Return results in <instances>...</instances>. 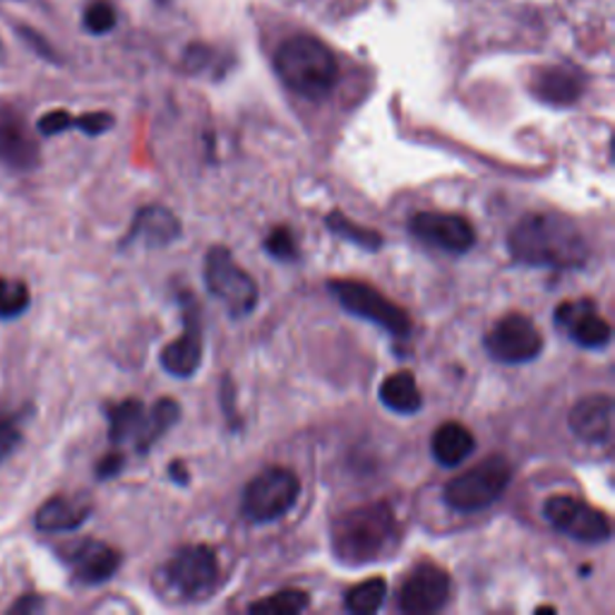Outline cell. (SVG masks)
Returning a JSON list of instances; mask_svg holds the SVG:
<instances>
[{
    "label": "cell",
    "instance_id": "obj_36",
    "mask_svg": "<svg viewBox=\"0 0 615 615\" xmlns=\"http://www.w3.org/2000/svg\"><path fill=\"white\" fill-rule=\"evenodd\" d=\"M39 611H43V598L37 596V594H24L10 606L8 613H12V615H34Z\"/></svg>",
    "mask_w": 615,
    "mask_h": 615
},
{
    "label": "cell",
    "instance_id": "obj_17",
    "mask_svg": "<svg viewBox=\"0 0 615 615\" xmlns=\"http://www.w3.org/2000/svg\"><path fill=\"white\" fill-rule=\"evenodd\" d=\"M569 430L587 445H606L613 438V397L589 395L579 399L567 416Z\"/></svg>",
    "mask_w": 615,
    "mask_h": 615
},
{
    "label": "cell",
    "instance_id": "obj_29",
    "mask_svg": "<svg viewBox=\"0 0 615 615\" xmlns=\"http://www.w3.org/2000/svg\"><path fill=\"white\" fill-rule=\"evenodd\" d=\"M22 440H24L22 416L0 409V462H6L8 457L18 453Z\"/></svg>",
    "mask_w": 615,
    "mask_h": 615
},
{
    "label": "cell",
    "instance_id": "obj_11",
    "mask_svg": "<svg viewBox=\"0 0 615 615\" xmlns=\"http://www.w3.org/2000/svg\"><path fill=\"white\" fill-rule=\"evenodd\" d=\"M41 161V147L14 101L0 99V169L32 173Z\"/></svg>",
    "mask_w": 615,
    "mask_h": 615
},
{
    "label": "cell",
    "instance_id": "obj_9",
    "mask_svg": "<svg viewBox=\"0 0 615 615\" xmlns=\"http://www.w3.org/2000/svg\"><path fill=\"white\" fill-rule=\"evenodd\" d=\"M544 337L524 313H507L486 335V351L493 361L505 366L529 364L542 354Z\"/></svg>",
    "mask_w": 615,
    "mask_h": 615
},
{
    "label": "cell",
    "instance_id": "obj_2",
    "mask_svg": "<svg viewBox=\"0 0 615 615\" xmlns=\"http://www.w3.org/2000/svg\"><path fill=\"white\" fill-rule=\"evenodd\" d=\"M333 553L344 565H366L385 558L399 542V527L393 507L370 503L341 513L329 529Z\"/></svg>",
    "mask_w": 615,
    "mask_h": 615
},
{
    "label": "cell",
    "instance_id": "obj_15",
    "mask_svg": "<svg viewBox=\"0 0 615 615\" xmlns=\"http://www.w3.org/2000/svg\"><path fill=\"white\" fill-rule=\"evenodd\" d=\"M555 325L563 327L567 337L584 349H604L611 341V325L598 315L592 298L565 301L555 308Z\"/></svg>",
    "mask_w": 615,
    "mask_h": 615
},
{
    "label": "cell",
    "instance_id": "obj_23",
    "mask_svg": "<svg viewBox=\"0 0 615 615\" xmlns=\"http://www.w3.org/2000/svg\"><path fill=\"white\" fill-rule=\"evenodd\" d=\"M178 418H181V407H178L176 399L163 397L155 404V409H149L145 414L142 428L138 433V438H135V447H138V453H149L157 445V440L161 438L163 433H169Z\"/></svg>",
    "mask_w": 615,
    "mask_h": 615
},
{
    "label": "cell",
    "instance_id": "obj_26",
    "mask_svg": "<svg viewBox=\"0 0 615 615\" xmlns=\"http://www.w3.org/2000/svg\"><path fill=\"white\" fill-rule=\"evenodd\" d=\"M310 606V596L301 589H281L272 596L260 598V602L250 604V613L255 615H296L304 613Z\"/></svg>",
    "mask_w": 615,
    "mask_h": 615
},
{
    "label": "cell",
    "instance_id": "obj_8",
    "mask_svg": "<svg viewBox=\"0 0 615 615\" xmlns=\"http://www.w3.org/2000/svg\"><path fill=\"white\" fill-rule=\"evenodd\" d=\"M169 587L188 598V602H200L217 589L219 582V563L215 550L205 544L181 546L167 565Z\"/></svg>",
    "mask_w": 615,
    "mask_h": 615
},
{
    "label": "cell",
    "instance_id": "obj_25",
    "mask_svg": "<svg viewBox=\"0 0 615 615\" xmlns=\"http://www.w3.org/2000/svg\"><path fill=\"white\" fill-rule=\"evenodd\" d=\"M385 596H387V582L383 577H370L366 582L354 584V587L344 594V606L356 615H370L383 608Z\"/></svg>",
    "mask_w": 615,
    "mask_h": 615
},
{
    "label": "cell",
    "instance_id": "obj_22",
    "mask_svg": "<svg viewBox=\"0 0 615 615\" xmlns=\"http://www.w3.org/2000/svg\"><path fill=\"white\" fill-rule=\"evenodd\" d=\"M380 401L389 411L401 416H411L421 411L424 395L421 389H418L414 373L397 370L393 375H387L380 385Z\"/></svg>",
    "mask_w": 615,
    "mask_h": 615
},
{
    "label": "cell",
    "instance_id": "obj_10",
    "mask_svg": "<svg viewBox=\"0 0 615 615\" xmlns=\"http://www.w3.org/2000/svg\"><path fill=\"white\" fill-rule=\"evenodd\" d=\"M544 517L553 529L582 544H604L611 538L608 517L575 495H553L544 505Z\"/></svg>",
    "mask_w": 615,
    "mask_h": 615
},
{
    "label": "cell",
    "instance_id": "obj_4",
    "mask_svg": "<svg viewBox=\"0 0 615 615\" xmlns=\"http://www.w3.org/2000/svg\"><path fill=\"white\" fill-rule=\"evenodd\" d=\"M513 482V467L500 455H490L445 486L443 498L457 513H478L490 507Z\"/></svg>",
    "mask_w": 615,
    "mask_h": 615
},
{
    "label": "cell",
    "instance_id": "obj_20",
    "mask_svg": "<svg viewBox=\"0 0 615 615\" xmlns=\"http://www.w3.org/2000/svg\"><path fill=\"white\" fill-rule=\"evenodd\" d=\"M582 89L579 72L563 66L538 68L532 78V95L548 107H573L582 97Z\"/></svg>",
    "mask_w": 615,
    "mask_h": 615
},
{
    "label": "cell",
    "instance_id": "obj_37",
    "mask_svg": "<svg viewBox=\"0 0 615 615\" xmlns=\"http://www.w3.org/2000/svg\"><path fill=\"white\" fill-rule=\"evenodd\" d=\"M169 474H171V478H173V482L176 484H181V486H186L188 484V472H186V467H183V464L181 462H173L171 464V467H169Z\"/></svg>",
    "mask_w": 615,
    "mask_h": 615
},
{
    "label": "cell",
    "instance_id": "obj_1",
    "mask_svg": "<svg viewBox=\"0 0 615 615\" xmlns=\"http://www.w3.org/2000/svg\"><path fill=\"white\" fill-rule=\"evenodd\" d=\"M513 260L527 267L577 269L589 260V244L577 224L558 212L524 215L507 236Z\"/></svg>",
    "mask_w": 615,
    "mask_h": 615
},
{
    "label": "cell",
    "instance_id": "obj_34",
    "mask_svg": "<svg viewBox=\"0 0 615 615\" xmlns=\"http://www.w3.org/2000/svg\"><path fill=\"white\" fill-rule=\"evenodd\" d=\"M18 34L22 37V41L27 43V47L32 49L34 53H39L41 58H47V61H53V63L58 61L53 47L37 32V29H32V27H18Z\"/></svg>",
    "mask_w": 615,
    "mask_h": 615
},
{
    "label": "cell",
    "instance_id": "obj_21",
    "mask_svg": "<svg viewBox=\"0 0 615 615\" xmlns=\"http://www.w3.org/2000/svg\"><path fill=\"white\" fill-rule=\"evenodd\" d=\"M476 449L474 433L457 421H447L438 430L433 433L430 453L435 462L443 467H459L462 462H467Z\"/></svg>",
    "mask_w": 615,
    "mask_h": 615
},
{
    "label": "cell",
    "instance_id": "obj_27",
    "mask_svg": "<svg viewBox=\"0 0 615 615\" xmlns=\"http://www.w3.org/2000/svg\"><path fill=\"white\" fill-rule=\"evenodd\" d=\"M32 304V291L18 277H0V320H14Z\"/></svg>",
    "mask_w": 615,
    "mask_h": 615
},
{
    "label": "cell",
    "instance_id": "obj_28",
    "mask_svg": "<svg viewBox=\"0 0 615 615\" xmlns=\"http://www.w3.org/2000/svg\"><path fill=\"white\" fill-rule=\"evenodd\" d=\"M325 224L329 227V231L337 234L339 238H347L349 244L358 246V248H366V250H378L383 246V236L375 231V229H366L361 227V224H354L351 219L344 217L341 212H333Z\"/></svg>",
    "mask_w": 615,
    "mask_h": 615
},
{
    "label": "cell",
    "instance_id": "obj_5",
    "mask_svg": "<svg viewBox=\"0 0 615 615\" xmlns=\"http://www.w3.org/2000/svg\"><path fill=\"white\" fill-rule=\"evenodd\" d=\"M205 284L207 291L227 306L231 318H246L258 306V284L234 260L229 248H209L205 258Z\"/></svg>",
    "mask_w": 615,
    "mask_h": 615
},
{
    "label": "cell",
    "instance_id": "obj_16",
    "mask_svg": "<svg viewBox=\"0 0 615 615\" xmlns=\"http://www.w3.org/2000/svg\"><path fill=\"white\" fill-rule=\"evenodd\" d=\"M66 563L70 565L72 579L82 587H97V584L109 582L118 567H121V553L113 546L87 538V542L75 544L66 550Z\"/></svg>",
    "mask_w": 615,
    "mask_h": 615
},
{
    "label": "cell",
    "instance_id": "obj_18",
    "mask_svg": "<svg viewBox=\"0 0 615 615\" xmlns=\"http://www.w3.org/2000/svg\"><path fill=\"white\" fill-rule=\"evenodd\" d=\"M92 513L89 495H53L37 509L34 527L43 534H68L80 529Z\"/></svg>",
    "mask_w": 615,
    "mask_h": 615
},
{
    "label": "cell",
    "instance_id": "obj_30",
    "mask_svg": "<svg viewBox=\"0 0 615 615\" xmlns=\"http://www.w3.org/2000/svg\"><path fill=\"white\" fill-rule=\"evenodd\" d=\"M265 250L267 255H272V258L281 260V262H294L298 260V241L289 227H277L267 234L265 238Z\"/></svg>",
    "mask_w": 615,
    "mask_h": 615
},
{
    "label": "cell",
    "instance_id": "obj_35",
    "mask_svg": "<svg viewBox=\"0 0 615 615\" xmlns=\"http://www.w3.org/2000/svg\"><path fill=\"white\" fill-rule=\"evenodd\" d=\"M123 464H126V457L121 453H109L97 462L95 474L97 478H101V482H109V478H113L116 474H121Z\"/></svg>",
    "mask_w": 615,
    "mask_h": 615
},
{
    "label": "cell",
    "instance_id": "obj_32",
    "mask_svg": "<svg viewBox=\"0 0 615 615\" xmlns=\"http://www.w3.org/2000/svg\"><path fill=\"white\" fill-rule=\"evenodd\" d=\"M113 116L107 113V111H92V113H82L75 118V126L72 128H78L82 130L85 135H89V138H97V135H103L107 130L113 128Z\"/></svg>",
    "mask_w": 615,
    "mask_h": 615
},
{
    "label": "cell",
    "instance_id": "obj_38",
    "mask_svg": "<svg viewBox=\"0 0 615 615\" xmlns=\"http://www.w3.org/2000/svg\"><path fill=\"white\" fill-rule=\"evenodd\" d=\"M6 58V47H3V41H0V61H3Z\"/></svg>",
    "mask_w": 615,
    "mask_h": 615
},
{
    "label": "cell",
    "instance_id": "obj_14",
    "mask_svg": "<svg viewBox=\"0 0 615 615\" xmlns=\"http://www.w3.org/2000/svg\"><path fill=\"white\" fill-rule=\"evenodd\" d=\"M409 229L418 241L447 252H467L476 244L472 221L462 215L418 212L416 217H411Z\"/></svg>",
    "mask_w": 615,
    "mask_h": 615
},
{
    "label": "cell",
    "instance_id": "obj_33",
    "mask_svg": "<svg viewBox=\"0 0 615 615\" xmlns=\"http://www.w3.org/2000/svg\"><path fill=\"white\" fill-rule=\"evenodd\" d=\"M72 126H75V116L63 109H56V111H49L39 118L37 130L43 135V138H53V135H61V132L70 130Z\"/></svg>",
    "mask_w": 615,
    "mask_h": 615
},
{
    "label": "cell",
    "instance_id": "obj_6",
    "mask_svg": "<svg viewBox=\"0 0 615 615\" xmlns=\"http://www.w3.org/2000/svg\"><path fill=\"white\" fill-rule=\"evenodd\" d=\"M327 289L337 298L339 306L347 313L356 315V318L375 323L378 327H383L385 333L395 337L411 335L414 325L409 313L389 301L387 296L370 287V284L356 281V279H333L327 284Z\"/></svg>",
    "mask_w": 615,
    "mask_h": 615
},
{
    "label": "cell",
    "instance_id": "obj_24",
    "mask_svg": "<svg viewBox=\"0 0 615 615\" xmlns=\"http://www.w3.org/2000/svg\"><path fill=\"white\" fill-rule=\"evenodd\" d=\"M145 404L140 399H126L111 404L107 409L109 416V440L113 445H123V443H135L138 433L145 421Z\"/></svg>",
    "mask_w": 615,
    "mask_h": 615
},
{
    "label": "cell",
    "instance_id": "obj_12",
    "mask_svg": "<svg viewBox=\"0 0 615 615\" xmlns=\"http://www.w3.org/2000/svg\"><path fill=\"white\" fill-rule=\"evenodd\" d=\"M183 306V323L186 329L181 337L169 341L161 349V368L173 378H192L202 364V320H200V306L195 301V296L181 294L178 298Z\"/></svg>",
    "mask_w": 615,
    "mask_h": 615
},
{
    "label": "cell",
    "instance_id": "obj_7",
    "mask_svg": "<svg viewBox=\"0 0 615 615\" xmlns=\"http://www.w3.org/2000/svg\"><path fill=\"white\" fill-rule=\"evenodd\" d=\"M301 495V482L287 467L262 469L244 490V515L255 524L284 517Z\"/></svg>",
    "mask_w": 615,
    "mask_h": 615
},
{
    "label": "cell",
    "instance_id": "obj_19",
    "mask_svg": "<svg viewBox=\"0 0 615 615\" xmlns=\"http://www.w3.org/2000/svg\"><path fill=\"white\" fill-rule=\"evenodd\" d=\"M181 236V221L167 207H142L138 217L132 219V227L123 238V246L132 241H142L149 248H161L173 244Z\"/></svg>",
    "mask_w": 615,
    "mask_h": 615
},
{
    "label": "cell",
    "instance_id": "obj_31",
    "mask_svg": "<svg viewBox=\"0 0 615 615\" xmlns=\"http://www.w3.org/2000/svg\"><path fill=\"white\" fill-rule=\"evenodd\" d=\"M116 8L109 3V0H95L92 6H87L82 24L89 34H109L116 27Z\"/></svg>",
    "mask_w": 615,
    "mask_h": 615
},
{
    "label": "cell",
    "instance_id": "obj_13",
    "mask_svg": "<svg viewBox=\"0 0 615 615\" xmlns=\"http://www.w3.org/2000/svg\"><path fill=\"white\" fill-rule=\"evenodd\" d=\"M449 587H453L449 575L440 565L418 563L401 582L397 592V606L411 615L435 613L447 604Z\"/></svg>",
    "mask_w": 615,
    "mask_h": 615
},
{
    "label": "cell",
    "instance_id": "obj_3",
    "mask_svg": "<svg viewBox=\"0 0 615 615\" xmlns=\"http://www.w3.org/2000/svg\"><path fill=\"white\" fill-rule=\"evenodd\" d=\"M275 72L294 95L323 101L339 82V61L325 41L310 34H296L277 49Z\"/></svg>",
    "mask_w": 615,
    "mask_h": 615
}]
</instances>
